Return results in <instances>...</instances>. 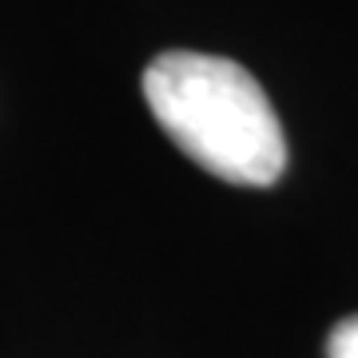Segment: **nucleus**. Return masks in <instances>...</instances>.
<instances>
[{"label": "nucleus", "instance_id": "nucleus-1", "mask_svg": "<svg viewBox=\"0 0 358 358\" xmlns=\"http://www.w3.org/2000/svg\"><path fill=\"white\" fill-rule=\"evenodd\" d=\"M143 100L167 140L203 171L239 187L279 183L282 124L243 64L207 52H159L143 68Z\"/></svg>", "mask_w": 358, "mask_h": 358}, {"label": "nucleus", "instance_id": "nucleus-2", "mask_svg": "<svg viewBox=\"0 0 358 358\" xmlns=\"http://www.w3.org/2000/svg\"><path fill=\"white\" fill-rule=\"evenodd\" d=\"M327 358H358V315L334 322L327 334Z\"/></svg>", "mask_w": 358, "mask_h": 358}]
</instances>
